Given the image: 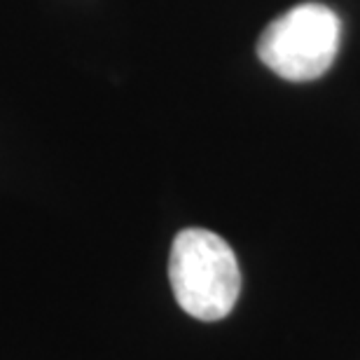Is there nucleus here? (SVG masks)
Listing matches in <instances>:
<instances>
[{
    "mask_svg": "<svg viewBox=\"0 0 360 360\" xmlns=\"http://www.w3.org/2000/svg\"><path fill=\"white\" fill-rule=\"evenodd\" d=\"M169 278L176 302L197 321H222L241 292V269L234 250L215 232L183 229L171 246Z\"/></svg>",
    "mask_w": 360,
    "mask_h": 360,
    "instance_id": "f257e3e1",
    "label": "nucleus"
},
{
    "mask_svg": "<svg viewBox=\"0 0 360 360\" xmlns=\"http://www.w3.org/2000/svg\"><path fill=\"white\" fill-rule=\"evenodd\" d=\"M340 42V17L323 3H302L264 28L257 40V56L283 80L309 82L328 73Z\"/></svg>",
    "mask_w": 360,
    "mask_h": 360,
    "instance_id": "f03ea898",
    "label": "nucleus"
}]
</instances>
